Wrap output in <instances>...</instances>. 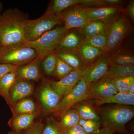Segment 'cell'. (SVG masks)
I'll use <instances>...</instances> for the list:
<instances>
[{
    "mask_svg": "<svg viewBox=\"0 0 134 134\" xmlns=\"http://www.w3.org/2000/svg\"><path fill=\"white\" fill-rule=\"evenodd\" d=\"M26 19L25 15L16 8L9 9L2 14L0 18L1 46L24 43Z\"/></svg>",
    "mask_w": 134,
    "mask_h": 134,
    "instance_id": "6da1fadb",
    "label": "cell"
},
{
    "mask_svg": "<svg viewBox=\"0 0 134 134\" xmlns=\"http://www.w3.org/2000/svg\"><path fill=\"white\" fill-rule=\"evenodd\" d=\"M101 121L104 127L114 132L124 133L125 125L134 117V109L129 105H117L107 107L100 111Z\"/></svg>",
    "mask_w": 134,
    "mask_h": 134,
    "instance_id": "7a4b0ae2",
    "label": "cell"
},
{
    "mask_svg": "<svg viewBox=\"0 0 134 134\" xmlns=\"http://www.w3.org/2000/svg\"><path fill=\"white\" fill-rule=\"evenodd\" d=\"M68 31L64 26H58L46 32L35 41L25 40L24 43L34 49L37 58L41 62L47 55L54 52L61 40Z\"/></svg>",
    "mask_w": 134,
    "mask_h": 134,
    "instance_id": "3957f363",
    "label": "cell"
},
{
    "mask_svg": "<svg viewBox=\"0 0 134 134\" xmlns=\"http://www.w3.org/2000/svg\"><path fill=\"white\" fill-rule=\"evenodd\" d=\"M63 21L61 16L45 12L39 18L33 20L26 19L24 27L25 41H35L43 34L60 25Z\"/></svg>",
    "mask_w": 134,
    "mask_h": 134,
    "instance_id": "277c9868",
    "label": "cell"
},
{
    "mask_svg": "<svg viewBox=\"0 0 134 134\" xmlns=\"http://www.w3.org/2000/svg\"><path fill=\"white\" fill-rule=\"evenodd\" d=\"M36 51L24 43L1 46L0 63L23 66L37 58Z\"/></svg>",
    "mask_w": 134,
    "mask_h": 134,
    "instance_id": "5b68a950",
    "label": "cell"
},
{
    "mask_svg": "<svg viewBox=\"0 0 134 134\" xmlns=\"http://www.w3.org/2000/svg\"><path fill=\"white\" fill-rule=\"evenodd\" d=\"M130 29L129 21L124 12L108 24L105 34L107 46L104 53L109 54L110 52L118 48L129 32Z\"/></svg>",
    "mask_w": 134,
    "mask_h": 134,
    "instance_id": "8992f818",
    "label": "cell"
},
{
    "mask_svg": "<svg viewBox=\"0 0 134 134\" xmlns=\"http://www.w3.org/2000/svg\"><path fill=\"white\" fill-rule=\"evenodd\" d=\"M90 83L82 77L72 90L62 99L55 111L62 112L63 114L72 108L76 103L86 100Z\"/></svg>",
    "mask_w": 134,
    "mask_h": 134,
    "instance_id": "52a82bcc",
    "label": "cell"
},
{
    "mask_svg": "<svg viewBox=\"0 0 134 134\" xmlns=\"http://www.w3.org/2000/svg\"><path fill=\"white\" fill-rule=\"evenodd\" d=\"M110 66L109 54L104 53L82 70V76L90 83L96 81L104 77Z\"/></svg>",
    "mask_w": 134,
    "mask_h": 134,
    "instance_id": "ba28073f",
    "label": "cell"
},
{
    "mask_svg": "<svg viewBox=\"0 0 134 134\" xmlns=\"http://www.w3.org/2000/svg\"><path fill=\"white\" fill-rule=\"evenodd\" d=\"M84 11L90 21H99L108 24L124 12L119 6L98 8H85Z\"/></svg>",
    "mask_w": 134,
    "mask_h": 134,
    "instance_id": "9c48e42d",
    "label": "cell"
},
{
    "mask_svg": "<svg viewBox=\"0 0 134 134\" xmlns=\"http://www.w3.org/2000/svg\"><path fill=\"white\" fill-rule=\"evenodd\" d=\"M60 14L65 23L64 27L67 30L81 28L90 22L84 11V7L75 6L69 8Z\"/></svg>",
    "mask_w": 134,
    "mask_h": 134,
    "instance_id": "30bf717a",
    "label": "cell"
},
{
    "mask_svg": "<svg viewBox=\"0 0 134 134\" xmlns=\"http://www.w3.org/2000/svg\"><path fill=\"white\" fill-rule=\"evenodd\" d=\"M117 93L112 80L103 77L98 81L90 83L87 92L86 99H102Z\"/></svg>",
    "mask_w": 134,
    "mask_h": 134,
    "instance_id": "8fae6325",
    "label": "cell"
},
{
    "mask_svg": "<svg viewBox=\"0 0 134 134\" xmlns=\"http://www.w3.org/2000/svg\"><path fill=\"white\" fill-rule=\"evenodd\" d=\"M82 77V70L74 69L59 81L50 82L51 86L62 99L72 90Z\"/></svg>",
    "mask_w": 134,
    "mask_h": 134,
    "instance_id": "7c38bea8",
    "label": "cell"
},
{
    "mask_svg": "<svg viewBox=\"0 0 134 134\" xmlns=\"http://www.w3.org/2000/svg\"><path fill=\"white\" fill-rule=\"evenodd\" d=\"M40 98L44 109L47 111H55L62 98L52 88L50 81H46L41 86Z\"/></svg>",
    "mask_w": 134,
    "mask_h": 134,
    "instance_id": "4fadbf2b",
    "label": "cell"
},
{
    "mask_svg": "<svg viewBox=\"0 0 134 134\" xmlns=\"http://www.w3.org/2000/svg\"><path fill=\"white\" fill-rule=\"evenodd\" d=\"M41 61L36 58L23 66H20L15 71L17 79L26 81H38L41 77Z\"/></svg>",
    "mask_w": 134,
    "mask_h": 134,
    "instance_id": "5bb4252c",
    "label": "cell"
},
{
    "mask_svg": "<svg viewBox=\"0 0 134 134\" xmlns=\"http://www.w3.org/2000/svg\"><path fill=\"white\" fill-rule=\"evenodd\" d=\"M34 89L33 85L30 81L17 79L10 91V97L13 105L31 96Z\"/></svg>",
    "mask_w": 134,
    "mask_h": 134,
    "instance_id": "9a60e30c",
    "label": "cell"
},
{
    "mask_svg": "<svg viewBox=\"0 0 134 134\" xmlns=\"http://www.w3.org/2000/svg\"><path fill=\"white\" fill-rule=\"evenodd\" d=\"M81 35L79 31L69 30L61 39L55 50L78 51L83 40Z\"/></svg>",
    "mask_w": 134,
    "mask_h": 134,
    "instance_id": "2e32d148",
    "label": "cell"
},
{
    "mask_svg": "<svg viewBox=\"0 0 134 134\" xmlns=\"http://www.w3.org/2000/svg\"><path fill=\"white\" fill-rule=\"evenodd\" d=\"M57 57L77 70H83L87 64L83 59L78 51L55 50L54 52Z\"/></svg>",
    "mask_w": 134,
    "mask_h": 134,
    "instance_id": "e0dca14e",
    "label": "cell"
},
{
    "mask_svg": "<svg viewBox=\"0 0 134 134\" xmlns=\"http://www.w3.org/2000/svg\"><path fill=\"white\" fill-rule=\"evenodd\" d=\"M40 114V111H37L32 113L14 116L9 120V125L13 131H22L25 130L34 123V121L39 115Z\"/></svg>",
    "mask_w": 134,
    "mask_h": 134,
    "instance_id": "ac0fdd59",
    "label": "cell"
},
{
    "mask_svg": "<svg viewBox=\"0 0 134 134\" xmlns=\"http://www.w3.org/2000/svg\"><path fill=\"white\" fill-rule=\"evenodd\" d=\"M95 103L97 105L99 106L107 104H116L120 105L134 106V94L128 92H118L107 98L96 100Z\"/></svg>",
    "mask_w": 134,
    "mask_h": 134,
    "instance_id": "d6986e66",
    "label": "cell"
},
{
    "mask_svg": "<svg viewBox=\"0 0 134 134\" xmlns=\"http://www.w3.org/2000/svg\"><path fill=\"white\" fill-rule=\"evenodd\" d=\"M16 79L15 71L8 73L0 79V96L5 99L10 108L13 105L10 97V91Z\"/></svg>",
    "mask_w": 134,
    "mask_h": 134,
    "instance_id": "ffe728a7",
    "label": "cell"
},
{
    "mask_svg": "<svg viewBox=\"0 0 134 134\" xmlns=\"http://www.w3.org/2000/svg\"><path fill=\"white\" fill-rule=\"evenodd\" d=\"M108 24L99 21H92L78 29V31L84 37L105 34Z\"/></svg>",
    "mask_w": 134,
    "mask_h": 134,
    "instance_id": "44dd1931",
    "label": "cell"
},
{
    "mask_svg": "<svg viewBox=\"0 0 134 134\" xmlns=\"http://www.w3.org/2000/svg\"><path fill=\"white\" fill-rule=\"evenodd\" d=\"M134 76V66L110 65L104 77L111 80Z\"/></svg>",
    "mask_w": 134,
    "mask_h": 134,
    "instance_id": "7402d4cb",
    "label": "cell"
},
{
    "mask_svg": "<svg viewBox=\"0 0 134 134\" xmlns=\"http://www.w3.org/2000/svg\"><path fill=\"white\" fill-rule=\"evenodd\" d=\"M80 119L77 112L73 108H70L63 113L60 121L58 122L63 134L68 129L78 124Z\"/></svg>",
    "mask_w": 134,
    "mask_h": 134,
    "instance_id": "603a6c76",
    "label": "cell"
},
{
    "mask_svg": "<svg viewBox=\"0 0 134 134\" xmlns=\"http://www.w3.org/2000/svg\"><path fill=\"white\" fill-rule=\"evenodd\" d=\"M82 0H54L49 4L46 12L60 15L62 12L76 5L81 3Z\"/></svg>",
    "mask_w": 134,
    "mask_h": 134,
    "instance_id": "cb8c5ba5",
    "label": "cell"
},
{
    "mask_svg": "<svg viewBox=\"0 0 134 134\" xmlns=\"http://www.w3.org/2000/svg\"><path fill=\"white\" fill-rule=\"evenodd\" d=\"M14 116L37 111L36 104L31 99H23L15 103L10 108Z\"/></svg>",
    "mask_w": 134,
    "mask_h": 134,
    "instance_id": "d4e9b609",
    "label": "cell"
},
{
    "mask_svg": "<svg viewBox=\"0 0 134 134\" xmlns=\"http://www.w3.org/2000/svg\"><path fill=\"white\" fill-rule=\"evenodd\" d=\"M78 52L87 65L94 62L104 53L99 48L83 43L79 47Z\"/></svg>",
    "mask_w": 134,
    "mask_h": 134,
    "instance_id": "484cf974",
    "label": "cell"
},
{
    "mask_svg": "<svg viewBox=\"0 0 134 134\" xmlns=\"http://www.w3.org/2000/svg\"><path fill=\"white\" fill-rule=\"evenodd\" d=\"M110 65L134 66L133 54L127 51H120L112 55L109 54Z\"/></svg>",
    "mask_w": 134,
    "mask_h": 134,
    "instance_id": "4316f807",
    "label": "cell"
},
{
    "mask_svg": "<svg viewBox=\"0 0 134 134\" xmlns=\"http://www.w3.org/2000/svg\"><path fill=\"white\" fill-rule=\"evenodd\" d=\"M74 108L76 110L81 119L97 121L100 120V117L96 110L89 105L86 104L80 105L75 107Z\"/></svg>",
    "mask_w": 134,
    "mask_h": 134,
    "instance_id": "83f0119b",
    "label": "cell"
},
{
    "mask_svg": "<svg viewBox=\"0 0 134 134\" xmlns=\"http://www.w3.org/2000/svg\"><path fill=\"white\" fill-rule=\"evenodd\" d=\"M122 3L120 0H82L81 5L85 8L119 7Z\"/></svg>",
    "mask_w": 134,
    "mask_h": 134,
    "instance_id": "f1b7e54d",
    "label": "cell"
},
{
    "mask_svg": "<svg viewBox=\"0 0 134 134\" xmlns=\"http://www.w3.org/2000/svg\"><path fill=\"white\" fill-rule=\"evenodd\" d=\"M82 43L85 44L99 48L104 53L107 46V38L105 34L84 37Z\"/></svg>",
    "mask_w": 134,
    "mask_h": 134,
    "instance_id": "f546056e",
    "label": "cell"
},
{
    "mask_svg": "<svg viewBox=\"0 0 134 134\" xmlns=\"http://www.w3.org/2000/svg\"><path fill=\"white\" fill-rule=\"evenodd\" d=\"M57 56L54 52L48 54L41 62L44 72L48 75H54L57 63Z\"/></svg>",
    "mask_w": 134,
    "mask_h": 134,
    "instance_id": "4dcf8cb0",
    "label": "cell"
},
{
    "mask_svg": "<svg viewBox=\"0 0 134 134\" xmlns=\"http://www.w3.org/2000/svg\"><path fill=\"white\" fill-rule=\"evenodd\" d=\"M112 82L118 92H127L130 86L134 83V76L126 77L116 78Z\"/></svg>",
    "mask_w": 134,
    "mask_h": 134,
    "instance_id": "1f68e13d",
    "label": "cell"
},
{
    "mask_svg": "<svg viewBox=\"0 0 134 134\" xmlns=\"http://www.w3.org/2000/svg\"><path fill=\"white\" fill-rule=\"evenodd\" d=\"M100 121L84 120L81 118L78 123L84 131L89 134H95L98 133L100 130Z\"/></svg>",
    "mask_w": 134,
    "mask_h": 134,
    "instance_id": "d6a6232c",
    "label": "cell"
},
{
    "mask_svg": "<svg viewBox=\"0 0 134 134\" xmlns=\"http://www.w3.org/2000/svg\"><path fill=\"white\" fill-rule=\"evenodd\" d=\"M58 58V57H57ZM74 69V68L67 64L62 60L57 58V66L55 75L60 79L69 74Z\"/></svg>",
    "mask_w": 134,
    "mask_h": 134,
    "instance_id": "836d02e7",
    "label": "cell"
},
{
    "mask_svg": "<svg viewBox=\"0 0 134 134\" xmlns=\"http://www.w3.org/2000/svg\"><path fill=\"white\" fill-rule=\"evenodd\" d=\"M41 134H63L58 122L53 118H50L44 126Z\"/></svg>",
    "mask_w": 134,
    "mask_h": 134,
    "instance_id": "e575fe53",
    "label": "cell"
},
{
    "mask_svg": "<svg viewBox=\"0 0 134 134\" xmlns=\"http://www.w3.org/2000/svg\"><path fill=\"white\" fill-rule=\"evenodd\" d=\"M44 125L42 120L34 122L28 128L25 130L23 134H41Z\"/></svg>",
    "mask_w": 134,
    "mask_h": 134,
    "instance_id": "d590c367",
    "label": "cell"
},
{
    "mask_svg": "<svg viewBox=\"0 0 134 134\" xmlns=\"http://www.w3.org/2000/svg\"><path fill=\"white\" fill-rule=\"evenodd\" d=\"M19 67L10 64L0 63V79L8 73L16 71Z\"/></svg>",
    "mask_w": 134,
    "mask_h": 134,
    "instance_id": "8d00e7d4",
    "label": "cell"
},
{
    "mask_svg": "<svg viewBox=\"0 0 134 134\" xmlns=\"http://www.w3.org/2000/svg\"><path fill=\"white\" fill-rule=\"evenodd\" d=\"M63 134H89L84 131L79 124L73 126L65 130Z\"/></svg>",
    "mask_w": 134,
    "mask_h": 134,
    "instance_id": "74e56055",
    "label": "cell"
},
{
    "mask_svg": "<svg viewBox=\"0 0 134 134\" xmlns=\"http://www.w3.org/2000/svg\"><path fill=\"white\" fill-rule=\"evenodd\" d=\"M127 12L129 16L132 19V21H134V1H130L129 2L127 8Z\"/></svg>",
    "mask_w": 134,
    "mask_h": 134,
    "instance_id": "f35d334b",
    "label": "cell"
},
{
    "mask_svg": "<svg viewBox=\"0 0 134 134\" xmlns=\"http://www.w3.org/2000/svg\"><path fill=\"white\" fill-rule=\"evenodd\" d=\"M114 132L110 129L104 127L102 129H100L99 132L95 134H114Z\"/></svg>",
    "mask_w": 134,
    "mask_h": 134,
    "instance_id": "ab89813d",
    "label": "cell"
},
{
    "mask_svg": "<svg viewBox=\"0 0 134 134\" xmlns=\"http://www.w3.org/2000/svg\"><path fill=\"white\" fill-rule=\"evenodd\" d=\"M128 93L134 94V83L132 84L129 89L128 92Z\"/></svg>",
    "mask_w": 134,
    "mask_h": 134,
    "instance_id": "60d3db41",
    "label": "cell"
},
{
    "mask_svg": "<svg viewBox=\"0 0 134 134\" xmlns=\"http://www.w3.org/2000/svg\"><path fill=\"white\" fill-rule=\"evenodd\" d=\"M23 131H13L9 132L8 134H23Z\"/></svg>",
    "mask_w": 134,
    "mask_h": 134,
    "instance_id": "b9f144b4",
    "label": "cell"
},
{
    "mask_svg": "<svg viewBox=\"0 0 134 134\" xmlns=\"http://www.w3.org/2000/svg\"><path fill=\"white\" fill-rule=\"evenodd\" d=\"M3 9V5L2 2H0V18L2 15V13Z\"/></svg>",
    "mask_w": 134,
    "mask_h": 134,
    "instance_id": "7bdbcfd3",
    "label": "cell"
},
{
    "mask_svg": "<svg viewBox=\"0 0 134 134\" xmlns=\"http://www.w3.org/2000/svg\"><path fill=\"white\" fill-rule=\"evenodd\" d=\"M1 41H2L1 37V34H0V44H1Z\"/></svg>",
    "mask_w": 134,
    "mask_h": 134,
    "instance_id": "ee69618b",
    "label": "cell"
},
{
    "mask_svg": "<svg viewBox=\"0 0 134 134\" xmlns=\"http://www.w3.org/2000/svg\"><path fill=\"white\" fill-rule=\"evenodd\" d=\"M1 46H0V50H1Z\"/></svg>",
    "mask_w": 134,
    "mask_h": 134,
    "instance_id": "f6af8a7d",
    "label": "cell"
}]
</instances>
